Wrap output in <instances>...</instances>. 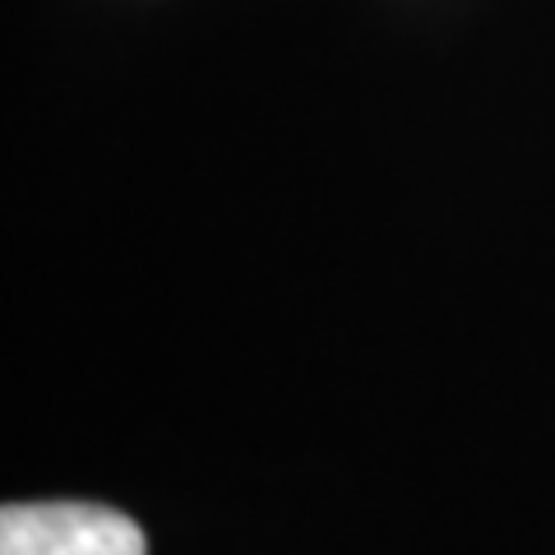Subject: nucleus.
Segmentation results:
<instances>
[{"instance_id": "f257e3e1", "label": "nucleus", "mask_w": 555, "mask_h": 555, "mask_svg": "<svg viewBox=\"0 0 555 555\" xmlns=\"http://www.w3.org/2000/svg\"><path fill=\"white\" fill-rule=\"evenodd\" d=\"M0 555H149L130 514L83 500L0 509Z\"/></svg>"}]
</instances>
